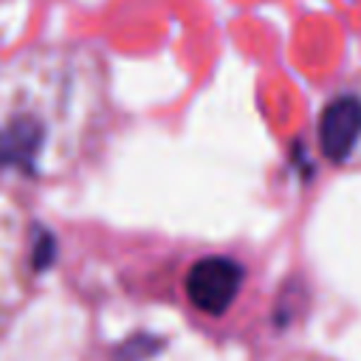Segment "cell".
Returning a JSON list of instances; mask_svg holds the SVG:
<instances>
[{
	"label": "cell",
	"instance_id": "1",
	"mask_svg": "<svg viewBox=\"0 0 361 361\" xmlns=\"http://www.w3.org/2000/svg\"><path fill=\"white\" fill-rule=\"evenodd\" d=\"M110 121L104 56L82 42L25 48L0 62V192L71 178Z\"/></svg>",
	"mask_w": 361,
	"mask_h": 361
},
{
	"label": "cell",
	"instance_id": "2",
	"mask_svg": "<svg viewBox=\"0 0 361 361\" xmlns=\"http://www.w3.org/2000/svg\"><path fill=\"white\" fill-rule=\"evenodd\" d=\"M316 147L336 169H361V71L324 96L316 116Z\"/></svg>",
	"mask_w": 361,
	"mask_h": 361
},
{
	"label": "cell",
	"instance_id": "3",
	"mask_svg": "<svg viewBox=\"0 0 361 361\" xmlns=\"http://www.w3.org/2000/svg\"><path fill=\"white\" fill-rule=\"evenodd\" d=\"M240 279L243 271L231 257H203L189 268L183 290L195 310L206 316H220L234 302Z\"/></svg>",
	"mask_w": 361,
	"mask_h": 361
},
{
	"label": "cell",
	"instance_id": "4",
	"mask_svg": "<svg viewBox=\"0 0 361 361\" xmlns=\"http://www.w3.org/2000/svg\"><path fill=\"white\" fill-rule=\"evenodd\" d=\"M290 361H333V358H322V355H296Z\"/></svg>",
	"mask_w": 361,
	"mask_h": 361
}]
</instances>
